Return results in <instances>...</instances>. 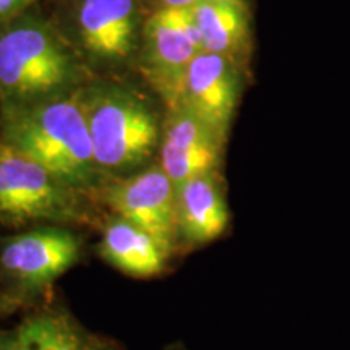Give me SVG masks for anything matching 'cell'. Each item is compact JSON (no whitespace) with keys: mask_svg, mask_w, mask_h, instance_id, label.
Segmentation results:
<instances>
[{"mask_svg":"<svg viewBox=\"0 0 350 350\" xmlns=\"http://www.w3.org/2000/svg\"><path fill=\"white\" fill-rule=\"evenodd\" d=\"M81 90L31 106L2 109V139L96 201L107 180L94 161Z\"/></svg>","mask_w":350,"mask_h":350,"instance_id":"cell-1","label":"cell"},{"mask_svg":"<svg viewBox=\"0 0 350 350\" xmlns=\"http://www.w3.org/2000/svg\"><path fill=\"white\" fill-rule=\"evenodd\" d=\"M80 55L36 16H16L0 29V104L25 107L77 91L85 85Z\"/></svg>","mask_w":350,"mask_h":350,"instance_id":"cell-2","label":"cell"},{"mask_svg":"<svg viewBox=\"0 0 350 350\" xmlns=\"http://www.w3.org/2000/svg\"><path fill=\"white\" fill-rule=\"evenodd\" d=\"M94 161L106 180L126 177L157 161L163 120L144 96L116 83L81 90Z\"/></svg>","mask_w":350,"mask_h":350,"instance_id":"cell-3","label":"cell"},{"mask_svg":"<svg viewBox=\"0 0 350 350\" xmlns=\"http://www.w3.org/2000/svg\"><path fill=\"white\" fill-rule=\"evenodd\" d=\"M99 204L0 139V226H94Z\"/></svg>","mask_w":350,"mask_h":350,"instance_id":"cell-4","label":"cell"},{"mask_svg":"<svg viewBox=\"0 0 350 350\" xmlns=\"http://www.w3.org/2000/svg\"><path fill=\"white\" fill-rule=\"evenodd\" d=\"M83 239L67 226H36L3 240L0 274L26 297L46 294L80 262Z\"/></svg>","mask_w":350,"mask_h":350,"instance_id":"cell-5","label":"cell"},{"mask_svg":"<svg viewBox=\"0 0 350 350\" xmlns=\"http://www.w3.org/2000/svg\"><path fill=\"white\" fill-rule=\"evenodd\" d=\"M96 203L150 232L172 258L180 253L175 185L157 161L126 177L109 180L96 195Z\"/></svg>","mask_w":350,"mask_h":350,"instance_id":"cell-6","label":"cell"},{"mask_svg":"<svg viewBox=\"0 0 350 350\" xmlns=\"http://www.w3.org/2000/svg\"><path fill=\"white\" fill-rule=\"evenodd\" d=\"M245 70L226 57L200 52L188 64L178 85V104L229 138V131L243 91Z\"/></svg>","mask_w":350,"mask_h":350,"instance_id":"cell-7","label":"cell"},{"mask_svg":"<svg viewBox=\"0 0 350 350\" xmlns=\"http://www.w3.org/2000/svg\"><path fill=\"white\" fill-rule=\"evenodd\" d=\"M227 138L178 104L167 106L161 129L157 163L174 185L196 175L219 172Z\"/></svg>","mask_w":350,"mask_h":350,"instance_id":"cell-8","label":"cell"},{"mask_svg":"<svg viewBox=\"0 0 350 350\" xmlns=\"http://www.w3.org/2000/svg\"><path fill=\"white\" fill-rule=\"evenodd\" d=\"M75 28L88 59L104 65L129 62L138 46V0H78Z\"/></svg>","mask_w":350,"mask_h":350,"instance_id":"cell-9","label":"cell"},{"mask_svg":"<svg viewBox=\"0 0 350 350\" xmlns=\"http://www.w3.org/2000/svg\"><path fill=\"white\" fill-rule=\"evenodd\" d=\"M200 54L188 36L180 10H154L142 25V68L165 103L177 98L180 78Z\"/></svg>","mask_w":350,"mask_h":350,"instance_id":"cell-10","label":"cell"},{"mask_svg":"<svg viewBox=\"0 0 350 350\" xmlns=\"http://www.w3.org/2000/svg\"><path fill=\"white\" fill-rule=\"evenodd\" d=\"M180 253L204 247L226 234L230 222L221 170L196 175L175 187Z\"/></svg>","mask_w":350,"mask_h":350,"instance_id":"cell-11","label":"cell"},{"mask_svg":"<svg viewBox=\"0 0 350 350\" xmlns=\"http://www.w3.org/2000/svg\"><path fill=\"white\" fill-rule=\"evenodd\" d=\"M96 252L111 268L135 279L161 275L172 260V255L154 235L112 213L100 224Z\"/></svg>","mask_w":350,"mask_h":350,"instance_id":"cell-12","label":"cell"},{"mask_svg":"<svg viewBox=\"0 0 350 350\" xmlns=\"http://www.w3.org/2000/svg\"><path fill=\"white\" fill-rule=\"evenodd\" d=\"M12 350H122L116 340L88 329L62 306H44L13 329Z\"/></svg>","mask_w":350,"mask_h":350,"instance_id":"cell-13","label":"cell"},{"mask_svg":"<svg viewBox=\"0 0 350 350\" xmlns=\"http://www.w3.org/2000/svg\"><path fill=\"white\" fill-rule=\"evenodd\" d=\"M206 52L222 55L245 70L252 52V18L243 3L200 0L191 7Z\"/></svg>","mask_w":350,"mask_h":350,"instance_id":"cell-14","label":"cell"},{"mask_svg":"<svg viewBox=\"0 0 350 350\" xmlns=\"http://www.w3.org/2000/svg\"><path fill=\"white\" fill-rule=\"evenodd\" d=\"M33 0H0V21L13 20Z\"/></svg>","mask_w":350,"mask_h":350,"instance_id":"cell-15","label":"cell"},{"mask_svg":"<svg viewBox=\"0 0 350 350\" xmlns=\"http://www.w3.org/2000/svg\"><path fill=\"white\" fill-rule=\"evenodd\" d=\"M154 10H178V8H191L200 0H150Z\"/></svg>","mask_w":350,"mask_h":350,"instance_id":"cell-16","label":"cell"},{"mask_svg":"<svg viewBox=\"0 0 350 350\" xmlns=\"http://www.w3.org/2000/svg\"><path fill=\"white\" fill-rule=\"evenodd\" d=\"M13 331H0V350H12Z\"/></svg>","mask_w":350,"mask_h":350,"instance_id":"cell-17","label":"cell"},{"mask_svg":"<svg viewBox=\"0 0 350 350\" xmlns=\"http://www.w3.org/2000/svg\"><path fill=\"white\" fill-rule=\"evenodd\" d=\"M213 2H227V3H243V5H247V0H213Z\"/></svg>","mask_w":350,"mask_h":350,"instance_id":"cell-18","label":"cell"},{"mask_svg":"<svg viewBox=\"0 0 350 350\" xmlns=\"http://www.w3.org/2000/svg\"><path fill=\"white\" fill-rule=\"evenodd\" d=\"M165 350H185V349H183L180 344H174V345H170V347H167Z\"/></svg>","mask_w":350,"mask_h":350,"instance_id":"cell-19","label":"cell"}]
</instances>
